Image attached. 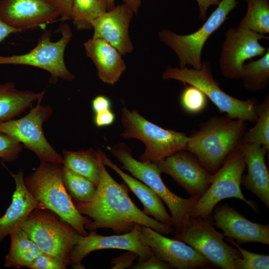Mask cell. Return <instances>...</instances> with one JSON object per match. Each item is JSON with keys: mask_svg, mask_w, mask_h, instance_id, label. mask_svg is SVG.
<instances>
[{"mask_svg": "<svg viewBox=\"0 0 269 269\" xmlns=\"http://www.w3.org/2000/svg\"><path fill=\"white\" fill-rule=\"evenodd\" d=\"M111 106L110 99L104 95L96 96L92 102V109L95 114L110 110Z\"/></svg>", "mask_w": 269, "mask_h": 269, "instance_id": "ab89813d", "label": "cell"}, {"mask_svg": "<svg viewBox=\"0 0 269 269\" xmlns=\"http://www.w3.org/2000/svg\"><path fill=\"white\" fill-rule=\"evenodd\" d=\"M42 100H38L36 105L22 118L0 122V133L23 144L40 161L63 164V156L49 143L44 134L43 125L53 111L49 106L41 105Z\"/></svg>", "mask_w": 269, "mask_h": 269, "instance_id": "8fae6325", "label": "cell"}, {"mask_svg": "<svg viewBox=\"0 0 269 269\" xmlns=\"http://www.w3.org/2000/svg\"><path fill=\"white\" fill-rule=\"evenodd\" d=\"M162 78L175 80L184 85L196 87L228 118L252 122L257 120V101L252 99L240 100L225 93L214 80L208 61L202 62L199 69L168 66L163 73Z\"/></svg>", "mask_w": 269, "mask_h": 269, "instance_id": "5b68a950", "label": "cell"}, {"mask_svg": "<svg viewBox=\"0 0 269 269\" xmlns=\"http://www.w3.org/2000/svg\"><path fill=\"white\" fill-rule=\"evenodd\" d=\"M98 151L103 164L115 171L139 200L143 205V212L163 224L172 227L171 217L160 197L145 184L124 172L101 150L99 149Z\"/></svg>", "mask_w": 269, "mask_h": 269, "instance_id": "603a6c76", "label": "cell"}, {"mask_svg": "<svg viewBox=\"0 0 269 269\" xmlns=\"http://www.w3.org/2000/svg\"><path fill=\"white\" fill-rule=\"evenodd\" d=\"M131 269H170L168 264L155 257L154 255L149 258L138 261L137 264L132 266Z\"/></svg>", "mask_w": 269, "mask_h": 269, "instance_id": "d590c367", "label": "cell"}, {"mask_svg": "<svg viewBox=\"0 0 269 269\" xmlns=\"http://www.w3.org/2000/svg\"><path fill=\"white\" fill-rule=\"evenodd\" d=\"M173 239L190 246L210 263L223 269H235V260L241 258L239 251L224 241L223 234L215 229L208 218L189 217Z\"/></svg>", "mask_w": 269, "mask_h": 269, "instance_id": "30bf717a", "label": "cell"}, {"mask_svg": "<svg viewBox=\"0 0 269 269\" xmlns=\"http://www.w3.org/2000/svg\"><path fill=\"white\" fill-rule=\"evenodd\" d=\"M63 164L40 161L38 167L25 178V185L36 199L37 209L50 210L69 224L81 236L89 233L85 226L91 221L76 208L65 187Z\"/></svg>", "mask_w": 269, "mask_h": 269, "instance_id": "7a4b0ae2", "label": "cell"}, {"mask_svg": "<svg viewBox=\"0 0 269 269\" xmlns=\"http://www.w3.org/2000/svg\"><path fill=\"white\" fill-rule=\"evenodd\" d=\"M9 236L10 245L5 256L4 266L16 269L29 268L35 258L42 252L22 229L12 232Z\"/></svg>", "mask_w": 269, "mask_h": 269, "instance_id": "d4e9b609", "label": "cell"}, {"mask_svg": "<svg viewBox=\"0 0 269 269\" xmlns=\"http://www.w3.org/2000/svg\"><path fill=\"white\" fill-rule=\"evenodd\" d=\"M115 120V115L110 109L95 114L94 123L97 127H106L112 125Z\"/></svg>", "mask_w": 269, "mask_h": 269, "instance_id": "f35d334b", "label": "cell"}, {"mask_svg": "<svg viewBox=\"0 0 269 269\" xmlns=\"http://www.w3.org/2000/svg\"><path fill=\"white\" fill-rule=\"evenodd\" d=\"M133 14L132 10L125 3L107 10L93 21L92 38L107 41L122 55L132 53L134 47L129 28Z\"/></svg>", "mask_w": 269, "mask_h": 269, "instance_id": "d6986e66", "label": "cell"}, {"mask_svg": "<svg viewBox=\"0 0 269 269\" xmlns=\"http://www.w3.org/2000/svg\"><path fill=\"white\" fill-rule=\"evenodd\" d=\"M107 10V0H73L70 20L78 30L91 29L93 21Z\"/></svg>", "mask_w": 269, "mask_h": 269, "instance_id": "4316f807", "label": "cell"}, {"mask_svg": "<svg viewBox=\"0 0 269 269\" xmlns=\"http://www.w3.org/2000/svg\"><path fill=\"white\" fill-rule=\"evenodd\" d=\"M59 30L61 35L57 41H52L50 32L45 31L36 46L29 52L10 56L0 55V65L31 66L48 71L53 79L73 80L75 76L67 68L64 60L65 50L71 39L72 32L67 23L60 25Z\"/></svg>", "mask_w": 269, "mask_h": 269, "instance_id": "7c38bea8", "label": "cell"}, {"mask_svg": "<svg viewBox=\"0 0 269 269\" xmlns=\"http://www.w3.org/2000/svg\"><path fill=\"white\" fill-rule=\"evenodd\" d=\"M0 17L22 31L45 27L57 21L60 14L47 0H0Z\"/></svg>", "mask_w": 269, "mask_h": 269, "instance_id": "2e32d148", "label": "cell"}, {"mask_svg": "<svg viewBox=\"0 0 269 269\" xmlns=\"http://www.w3.org/2000/svg\"><path fill=\"white\" fill-rule=\"evenodd\" d=\"M141 226L137 224L131 231L117 235L102 236L96 230L90 231L85 236L80 235L71 254L72 269H85L82 264L83 260L91 252L104 249L132 251L138 255V261L149 258L153 254L141 238Z\"/></svg>", "mask_w": 269, "mask_h": 269, "instance_id": "5bb4252c", "label": "cell"}, {"mask_svg": "<svg viewBox=\"0 0 269 269\" xmlns=\"http://www.w3.org/2000/svg\"><path fill=\"white\" fill-rule=\"evenodd\" d=\"M246 14L237 27L265 35L269 33V0H245Z\"/></svg>", "mask_w": 269, "mask_h": 269, "instance_id": "f1b7e54d", "label": "cell"}, {"mask_svg": "<svg viewBox=\"0 0 269 269\" xmlns=\"http://www.w3.org/2000/svg\"><path fill=\"white\" fill-rule=\"evenodd\" d=\"M241 79L244 88L250 91L264 90L267 87L269 83V48L260 58L244 64Z\"/></svg>", "mask_w": 269, "mask_h": 269, "instance_id": "83f0119b", "label": "cell"}, {"mask_svg": "<svg viewBox=\"0 0 269 269\" xmlns=\"http://www.w3.org/2000/svg\"><path fill=\"white\" fill-rule=\"evenodd\" d=\"M247 122L213 117L188 136L186 150L210 173H216L240 143Z\"/></svg>", "mask_w": 269, "mask_h": 269, "instance_id": "3957f363", "label": "cell"}, {"mask_svg": "<svg viewBox=\"0 0 269 269\" xmlns=\"http://www.w3.org/2000/svg\"><path fill=\"white\" fill-rule=\"evenodd\" d=\"M243 155L247 173L242 175L241 184L269 208V173L265 162L267 149L256 143L239 145Z\"/></svg>", "mask_w": 269, "mask_h": 269, "instance_id": "ffe728a7", "label": "cell"}, {"mask_svg": "<svg viewBox=\"0 0 269 269\" xmlns=\"http://www.w3.org/2000/svg\"><path fill=\"white\" fill-rule=\"evenodd\" d=\"M124 139L136 138L142 141L145 150L139 160L155 162L182 150H186L188 136L185 134L163 129L149 121L135 110L121 109Z\"/></svg>", "mask_w": 269, "mask_h": 269, "instance_id": "277c9868", "label": "cell"}, {"mask_svg": "<svg viewBox=\"0 0 269 269\" xmlns=\"http://www.w3.org/2000/svg\"><path fill=\"white\" fill-rule=\"evenodd\" d=\"M268 39L266 35L237 27L228 29L219 60L222 75L229 79H241L245 62L262 56L269 48L262 45L260 40Z\"/></svg>", "mask_w": 269, "mask_h": 269, "instance_id": "4fadbf2b", "label": "cell"}, {"mask_svg": "<svg viewBox=\"0 0 269 269\" xmlns=\"http://www.w3.org/2000/svg\"><path fill=\"white\" fill-rule=\"evenodd\" d=\"M63 165L88 178L97 187L101 178L100 158L92 148L76 151L64 150Z\"/></svg>", "mask_w": 269, "mask_h": 269, "instance_id": "484cf974", "label": "cell"}, {"mask_svg": "<svg viewBox=\"0 0 269 269\" xmlns=\"http://www.w3.org/2000/svg\"><path fill=\"white\" fill-rule=\"evenodd\" d=\"M221 0H196L199 7V18L205 21L207 17V13L210 6L218 5Z\"/></svg>", "mask_w": 269, "mask_h": 269, "instance_id": "60d3db41", "label": "cell"}, {"mask_svg": "<svg viewBox=\"0 0 269 269\" xmlns=\"http://www.w3.org/2000/svg\"><path fill=\"white\" fill-rule=\"evenodd\" d=\"M58 11L62 21L70 20L73 0H47Z\"/></svg>", "mask_w": 269, "mask_h": 269, "instance_id": "74e56055", "label": "cell"}, {"mask_svg": "<svg viewBox=\"0 0 269 269\" xmlns=\"http://www.w3.org/2000/svg\"><path fill=\"white\" fill-rule=\"evenodd\" d=\"M124 3L129 6L137 15L141 5V0H123ZM108 9L110 10L115 6V0H107Z\"/></svg>", "mask_w": 269, "mask_h": 269, "instance_id": "b9f144b4", "label": "cell"}, {"mask_svg": "<svg viewBox=\"0 0 269 269\" xmlns=\"http://www.w3.org/2000/svg\"><path fill=\"white\" fill-rule=\"evenodd\" d=\"M111 151L122 164L121 168L127 170L134 177L147 185L165 203L170 212L174 234H178L198 198H183L173 193L163 183L161 173L156 164L134 158L131 149L126 143H118Z\"/></svg>", "mask_w": 269, "mask_h": 269, "instance_id": "8992f818", "label": "cell"}, {"mask_svg": "<svg viewBox=\"0 0 269 269\" xmlns=\"http://www.w3.org/2000/svg\"><path fill=\"white\" fill-rule=\"evenodd\" d=\"M100 158L101 178L94 196L88 202L75 203L78 211L91 220L86 229L109 228L121 234L131 231L139 224L164 235L174 234L172 226L147 216L135 205L126 184L117 182L106 169L100 156Z\"/></svg>", "mask_w": 269, "mask_h": 269, "instance_id": "6da1fadb", "label": "cell"}, {"mask_svg": "<svg viewBox=\"0 0 269 269\" xmlns=\"http://www.w3.org/2000/svg\"><path fill=\"white\" fill-rule=\"evenodd\" d=\"M222 166L214 173L213 180L205 193L197 200L189 217L208 218L221 201L229 198L239 199L257 211L255 203L247 200L240 185L246 163L239 146L227 157Z\"/></svg>", "mask_w": 269, "mask_h": 269, "instance_id": "ba28073f", "label": "cell"}, {"mask_svg": "<svg viewBox=\"0 0 269 269\" xmlns=\"http://www.w3.org/2000/svg\"><path fill=\"white\" fill-rule=\"evenodd\" d=\"M257 120L255 125L243 136L241 143H256L269 150V97L257 107Z\"/></svg>", "mask_w": 269, "mask_h": 269, "instance_id": "4dcf8cb0", "label": "cell"}, {"mask_svg": "<svg viewBox=\"0 0 269 269\" xmlns=\"http://www.w3.org/2000/svg\"><path fill=\"white\" fill-rule=\"evenodd\" d=\"M9 172L14 180L15 189L10 205L0 218V244L5 237L21 229L30 213L37 209L36 199L25 185L23 171L20 170L17 173Z\"/></svg>", "mask_w": 269, "mask_h": 269, "instance_id": "44dd1931", "label": "cell"}, {"mask_svg": "<svg viewBox=\"0 0 269 269\" xmlns=\"http://www.w3.org/2000/svg\"><path fill=\"white\" fill-rule=\"evenodd\" d=\"M214 225L224 236L236 240L238 244L249 242L269 245V225L253 222L226 204L213 209Z\"/></svg>", "mask_w": 269, "mask_h": 269, "instance_id": "ac0fdd59", "label": "cell"}, {"mask_svg": "<svg viewBox=\"0 0 269 269\" xmlns=\"http://www.w3.org/2000/svg\"><path fill=\"white\" fill-rule=\"evenodd\" d=\"M21 32L6 24L0 17V42L12 33Z\"/></svg>", "mask_w": 269, "mask_h": 269, "instance_id": "7bdbcfd3", "label": "cell"}, {"mask_svg": "<svg viewBox=\"0 0 269 269\" xmlns=\"http://www.w3.org/2000/svg\"><path fill=\"white\" fill-rule=\"evenodd\" d=\"M67 265L55 257L41 252L29 267L31 269H65Z\"/></svg>", "mask_w": 269, "mask_h": 269, "instance_id": "e575fe53", "label": "cell"}, {"mask_svg": "<svg viewBox=\"0 0 269 269\" xmlns=\"http://www.w3.org/2000/svg\"><path fill=\"white\" fill-rule=\"evenodd\" d=\"M238 4L237 0H221L217 8L196 31L187 34H178L165 29L158 32L159 39L171 48L177 55L179 67L191 65L199 69L202 62L203 47L210 36L228 19L230 12Z\"/></svg>", "mask_w": 269, "mask_h": 269, "instance_id": "9c48e42d", "label": "cell"}, {"mask_svg": "<svg viewBox=\"0 0 269 269\" xmlns=\"http://www.w3.org/2000/svg\"><path fill=\"white\" fill-rule=\"evenodd\" d=\"M185 87L180 96V102L183 109L191 114L203 111L207 105L208 98L199 89L192 85H185Z\"/></svg>", "mask_w": 269, "mask_h": 269, "instance_id": "d6a6232c", "label": "cell"}, {"mask_svg": "<svg viewBox=\"0 0 269 269\" xmlns=\"http://www.w3.org/2000/svg\"><path fill=\"white\" fill-rule=\"evenodd\" d=\"M225 240L232 244L240 253L241 258L235 260V269H269V256L258 254L249 252L235 242L234 240L228 238Z\"/></svg>", "mask_w": 269, "mask_h": 269, "instance_id": "1f68e13d", "label": "cell"}, {"mask_svg": "<svg viewBox=\"0 0 269 269\" xmlns=\"http://www.w3.org/2000/svg\"><path fill=\"white\" fill-rule=\"evenodd\" d=\"M22 149L21 143L0 133V160L10 162L16 160Z\"/></svg>", "mask_w": 269, "mask_h": 269, "instance_id": "836d02e7", "label": "cell"}, {"mask_svg": "<svg viewBox=\"0 0 269 269\" xmlns=\"http://www.w3.org/2000/svg\"><path fill=\"white\" fill-rule=\"evenodd\" d=\"M140 233L143 242L151 249L154 256L172 269H196L210 263L185 243L168 238L149 227L141 226Z\"/></svg>", "mask_w": 269, "mask_h": 269, "instance_id": "e0dca14e", "label": "cell"}, {"mask_svg": "<svg viewBox=\"0 0 269 269\" xmlns=\"http://www.w3.org/2000/svg\"><path fill=\"white\" fill-rule=\"evenodd\" d=\"M160 172L166 173L192 197L199 198L210 185L214 174L208 171L187 150L154 162Z\"/></svg>", "mask_w": 269, "mask_h": 269, "instance_id": "9a60e30c", "label": "cell"}, {"mask_svg": "<svg viewBox=\"0 0 269 269\" xmlns=\"http://www.w3.org/2000/svg\"><path fill=\"white\" fill-rule=\"evenodd\" d=\"M138 259L137 254L132 251H127L111 260V264L113 265L111 269H130L134 265V262Z\"/></svg>", "mask_w": 269, "mask_h": 269, "instance_id": "8d00e7d4", "label": "cell"}, {"mask_svg": "<svg viewBox=\"0 0 269 269\" xmlns=\"http://www.w3.org/2000/svg\"><path fill=\"white\" fill-rule=\"evenodd\" d=\"M62 179L65 188L75 203L89 201L96 193L97 186L91 180L64 165Z\"/></svg>", "mask_w": 269, "mask_h": 269, "instance_id": "f546056e", "label": "cell"}, {"mask_svg": "<svg viewBox=\"0 0 269 269\" xmlns=\"http://www.w3.org/2000/svg\"><path fill=\"white\" fill-rule=\"evenodd\" d=\"M87 56L95 64L99 79L104 83L115 85L126 69L119 51L107 41L92 38L84 42Z\"/></svg>", "mask_w": 269, "mask_h": 269, "instance_id": "7402d4cb", "label": "cell"}, {"mask_svg": "<svg viewBox=\"0 0 269 269\" xmlns=\"http://www.w3.org/2000/svg\"><path fill=\"white\" fill-rule=\"evenodd\" d=\"M44 93L20 90L10 82L0 84V122L15 119L42 99Z\"/></svg>", "mask_w": 269, "mask_h": 269, "instance_id": "cb8c5ba5", "label": "cell"}, {"mask_svg": "<svg viewBox=\"0 0 269 269\" xmlns=\"http://www.w3.org/2000/svg\"><path fill=\"white\" fill-rule=\"evenodd\" d=\"M40 250L70 265L72 251L80 235L53 212L36 209L21 227Z\"/></svg>", "mask_w": 269, "mask_h": 269, "instance_id": "52a82bcc", "label": "cell"}]
</instances>
